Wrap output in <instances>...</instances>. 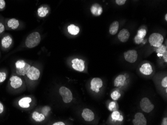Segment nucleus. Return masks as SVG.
<instances>
[{"label": "nucleus", "instance_id": "obj_1", "mask_svg": "<svg viewBox=\"0 0 167 125\" xmlns=\"http://www.w3.org/2000/svg\"><path fill=\"white\" fill-rule=\"evenodd\" d=\"M41 40V37L40 33L37 32H33L27 37L25 41V45L29 49H33L39 45Z\"/></svg>", "mask_w": 167, "mask_h": 125}, {"label": "nucleus", "instance_id": "obj_2", "mask_svg": "<svg viewBox=\"0 0 167 125\" xmlns=\"http://www.w3.org/2000/svg\"><path fill=\"white\" fill-rule=\"evenodd\" d=\"M31 65L22 59L17 60L15 63V73L20 76H25L31 67Z\"/></svg>", "mask_w": 167, "mask_h": 125}, {"label": "nucleus", "instance_id": "obj_3", "mask_svg": "<svg viewBox=\"0 0 167 125\" xmlns=\"http://www.w3.org/2000/svg\"><path fill=\"white\" fill-rule=\"evenodd\" d=\"M24 85L23 80L21 77L18 75L13 74L9 79V85L12 90L16 91L19 90Z\"/></svg>", "mask_w": 167, "mask_h": 125}, {"label": "nucleus", "instance_id": "obj_4", "mask_svg": "<svg viewBox=\"0 0 167 125\" xmlns=\"http://www.w3.org/2000/svg\"><path fill=\"white\" fill-rule=\"evenodd\" d=\"M150 44L154 47H158L162 45L164 41V37L159 33H153L149 38Z\"/></svg>", "mask_w": 167, "mask_h": 125}, {"label": "nucleus", "instance_id": "obj_5", "mask_svg": "<svg viewBox=\"0 0 167 125\" xmlns=\"http://www.w3.org/2000/svg\"><path fill=\"white\" fill-rule=\"evenodd\" d=\"M59 93L62 96L63 101L65 103H69L73 100V94L71 90L65 86H62L59 89Z\"/></svg>", "mask_w": 167, "mask_h": 125}, {"label": "nucleus", "instance_id": "obj_6", "mask_svg": "<svg viewBox=\"0 0 167 125\" xmlns=\"http://www.w3.org/2000/svg\"><path fill=\"white\" fill-rule=\"evenodd\" d=\"M26 76L31 81H37L40 78L41 72L37 67L31 66L26 74Z\"/></svg>", "mask_w": 167, "mask_h": 125}, {"label": "nucleus", "instance_id": "obj_7", "mask_svg": "<svg viewBox=\"0 0 167 125\" xmlns=\"http://www.w3.org/2000/svg\"><path fill=\"white\" fill-rule=\"evenodd\" d=\"M140 107L142 110L146 113H150L154 108V105L147 98H144L140 102Z\"/></svg>", "mask_w": 167, "mask_h": 125}, {"label": "nucleus", "instance_id": "obj_8", "mask_svg": "<svg viewBox=\"0 0 167 125\" xmlns=\"http://www.w3.org/2000/svg\"><path fill=\"white\" fill-rule=\"evenodd\" d=\"M72 67L74 70L79 72L83 71L85 68V62L81 59L75 58L72 60Z\"/></svg>", "mask_w": 167, "mask_h": 125}, {"label": "nucleus", "instance_id": "obj_9", "mask_svg": "<svg viewBox=\"0 0 167 125\" xmlns=\"http://www.w3.org/2000/svg\"><path fill=\"white\" fill-rule=\"evenodd\" d=\"M124 58L129 62L134 63L137 59V53L135 50H129L124 53Z\"/></svg>", "mask_w": 167, "mask_h": 125}, {"label": "nucleus", "instance_id": "obj_10", "mask_svg": "<svg viewBox=\"0 0 167 125\" xmlns=\"http://www.w3.org/2000/svg\"><path fill=\"white\" fill-rule=\"evenodd\" d=\"M103 86V81L100 78H94L91 81V89L93 91L99 93L100 88Z\"/></svg>", "mask_w": 167, "mask_h": 125}, {"label": "nucleus", "instance_id": "obj_11", "mask_svg": "<svg viewBox=\"0 0 167 125\" xmlns=\"http://www.w3.org/2000/svg\"><path fill=\"white\" fill-rule=\"evenodd\" d=\"M13 40L10 36L7 35L4 36L1 39V45L3 49L4 50H8L11 46H12L13 44Z\"/></svg>", "mask_w": 167, "mask_h": 125}, {"label": "nucleus", "instance_id": "obj_12", "mask_svg": "<svg viewBox=\"0 0 167 125\" xmlns=\"http://www.w3.org/2000/svg\"><path fill=\"white\" fill-rule=\"evenodd\" d=\"M32 102V99L28 96L22 97L18 101V105L23 109H27L30 107V103Z\"/></svg>", "mask_w": 167, "mask_h": 125}, {"label": "nucleus", "instance_id": "obj_13", "mask_svg": "<svg viewBox=\"0 0 167 125\" xmlns=\"http://www.w3.org/2000/svg\"><path fill=\"white\" fill-rule=\"evenodd\" d=\"M133 123L135 125H147V120L144 115L141 113H138L135 116V119L133 120Z\"/></svg>", "mask_w": 167, "mask_h": 125}, {"label": "nucleus", "instance_id": "obj_14", "mask_svg": "<svg viewBox=\"0 0 167 125\" xmlns=\"http://www.w3.org/2000/svg\"><path fill=\"white\" fill-rule=\"evenodd\" d=\"M82 116L85 121L91 122L94 120L95 115L92 111L88 108H85L83 111Z\"/></svg>", "mask_w": 167, "mask_h": 125}, {"label": "nucleus", "instance_id": "obj_15", "mask_svg": "<svg viewBox=\"0 0 167 125\" xmlns=\"http://www.w3.org/2000/svg\"><path fill=\"white\" fill-rule=\"evenodd\" d=\"M20 26L19 20L12 18L8 19L7 22L6 26L7 28L11 30H15L19 28Z\"/></svg>", "mask_w": 167, "mask_h": 125}, {"label": "nucleus", "instance_id": "obj_16", "mask_svg": "<svg viewBox=\"0 0 167 125\" xmlns=\"http://www.w3.org/2000/svg\"><path fill=\"white\" fill-rule=\"evenodd\" d=\"M130 36V32H129L128 30L124 28L120 32L118 37L119 40L120 41L125 42L128 41Z\"/></svg>", "mask_w": 167, "mask_h": 125}, {"label": "nucleus", "instance_id": "obj_17", "mask_svg": "<svg viewBox=\"0 0 167 125\" xmlns=\"http://www.w3.org/2000/svg\"><path fill=\"white\" fill-rule=\"evenodd\" d=\"M140 71L145 75H150L153 72V68L151 64L147 63L142 65L140 68Z\"/></svg>", "mask_w": 167, "mask_h": 125}, {"label": "nucleus", "instance_id": "obj_18", "mask_svg": "<svg viewBox=\"0 0 167 125\" xmlns=\"http://www.w3.org/2000/svg\"><path fill=\"white\" fill-rule=\"evenodd\" d=\"M91 12L95 16H100L103 13V8L99 4H95L92 6Z\"/></svg>", "mask_w": 167, "mask_h": 125}, {"label": "nucleus", "instance_id": "obj_19", "mask_svg": "<svg viewBox=\"0 0 167 125\" xmlns=\"http://www.w3.org/2000/svg\"><path fill=\"white\" fill-rule=\"evenodd\" d=\"M32 118L35 122L38 123L42 122L46 119V116L43 113H40L37 111H34L32 114Z\"/></svg>", "mask_w": 167, "mask_h": 125}, {"label": "nucleus", "instance_id": "obj_20", "mask_svg": "<svg viewBox=\"0 0 167 125\" xmlns=\"http://www.w3.org/2000/svg\"><path fill=\"white\" fill-rule=\"evenodd\" d=\"M69 33L73 36H76L80 32V28L75 24H71L68 27Z\"/></svg>", "mask_w": 167, "mask_h": 125}, {"label": "nucleus", "instance_id": "obj_21", "mask_svg": "<svg viewBox=\"0 0 167 125\" xmlns=\"http://www.w3.org/2000/svg\"><path fill=\"white\" fill-rule=\"evenodd\" d=\"M126 77L123 75H120L117 77L114 81V85L116 87H119L120 86H123L124 85L126 81Z\"/></svg>", "mask_w": 167, "mask_h": 125}, {"label": "nucleus", "instance_id": "obj_22", "mask_svg": "<svg viewBox=\"0 0 167 125\" xmlns=\"http://www.w3.org/2000/svg\"><path fill=\"white\" fill-rule=\"evenodd\" d=\"M119 27V23L117 21H115L111 24L109 29V32L111 35H116L118 31Z\"/></svg>", "mask_w": 167, "mask_h": 125}, {"label": "nucleus", "instance_id": "obj_23", "mask_svg": "<svg viewBox=\"0 0 167 125\" xmlns=\"http://www.w3.org/2000/svg\"><path fill=\"white\" fill-rule=\"evenodd\" d=\"M49 13L48 8L44 6H41L38 10V15L39 17L41 18H44L46 17Z\"/></svg>", "mask_w": 167, "mask_h": 125}, {"label": "nucleus", "instance_id": "obj_24", "mask_svg": "<svg viewBox=\"0 0 167 125\" xmlns=\"http://www.w3.org/2000/svg\"><path fill=\"white\" fill-rule=\"evenodd\" d=\"M112 118L114 121L122 122L123 120V117L120 115L118 111H114L112 114Z\"/></svg>", "mask_w": 167, "mask_h": 125}, {"label": "nucleus", "instance_id": "obj_25", "mask_svg": "<svg viewBox=\"0 0 167 125\" xmlns=\"http://www.w3.org/2000/svg\"><path fill=\"white\" fill-rule=\"evenodd\" d=\"M156 53L157 54H161L162 55H164L167 54V49L166 46L162 45L159 47H157Z\"/></svg>", "mask_w": 167, "mask_h": 125}, {"label": "nucleus", "instance_id": "obj_26", "mask_svg": "<svg viewBox=\"0 0 167 125\" xmlns=\"http://www.w3.org/2000/svg\"><path fill=\"white\" fill-rule=\"evenodd\" d=\"M8 73L6 71L4 70L0 71V83H2L4 81H5L7 78Z\"/></svg>", "mask_w": 167, "mask_h": 125}, {"label": "nucleus", "instance_id": "obj_27", "mask_svg": "<svg viewBox=\"0 0 167 125\" xmlns=\"http://www.w3.org/2000/svg\"><path fill=\"white\" fill-rule=\"evenodd\" d=\"M146 30L144 29V28H142V29H139V31H138L137 36L139 38L144 39V37L146 35Z\"/></svg>", "mask_w": 167, "mask_h": 125}, {"label": "nucleus", "instance_id": "obj_28", "mask_svg": "<svg viewBox=\"0 0 167 125\" xmlns=\"http://www.w3.org/2000/svg\"><path fill=\"white\" fill-rule=\"evenodd\" d=\"M111 96L112 99H113L114 100H117L121 97V94L118 91H115L113 92H112Z\"/></svg>", "mask_w": 167, "mask_h": 125}, {"label": "nucleus", "instance_id": "obj_29", "mask_svg": "<svg viewBox=\"0 0 167 125\" xmlns=\"http://www.w3.org/2000/svg\"><path fill=\"white\" fill-rule=\"evenodd\" d=\"M51 110V108L49 106H45L42 110V113L45 115V116H46L47 115H48V112H50Z\"/></svg>", "mask_w": 167, "mask_h": 125}, {"label": "nucleus", "instance_id": "obj_30", "mask_svg": "<svg viewBox=\"0 0 167 125\" xmlns=\"http://www.w3.org/2000/svg\"><path fill=\"white\" fill-rule=\"evenodd\" d=\"M116 108V103L115 102H111L109 105V109L110 111H114L115 110Z\"/></svg>", "mask_w": 167, "mask_h": 125}, {"label": "nucleus", "instance_id": "obj_31", "mask_svg": "<svg viewBox=\"0 0 167 125\" xmlns=\"http://www.w3.org/2000/svg\"><path fill=\"white\" fill-rule=\"evenodd\" d=\"M5 26L2 22H0V36H1L5 31Z\"/></svg>", "mask_w": 167, "mask_h": 125}, {"label": "nucleus", "instance_id": "obj_32", "mask_svg": "<svg viewBox=\"0 0 167 125\" xmlns=\"http://www.w3.org/2000/svg\"><path fill=\"white\" fill-rule=\"evenodd\" d=\"M6 6V2L5 0H0V10L5 9Z\"/></svg>", "mask_w": 167, "mask_h": 125}, {"label": "nucleus", "instance_id": "obj_33", "mask_svg": "<svg viewBox=\"0 0 167 125\" xmlns=\"http://www.w3.org/2000/svg\"><path fill=\"white\" fill-rule=\"evenodd\" d=\"M143 41H144V39L139 38L137 36L135 37V41L136 44L139 45V44H141L142 42H143Z\"/></svg>", "mask_w": 167, "mask_h": 125}, {"label": "nucleus", "instance_id": "obj_34", "mask_svg": "<svg viewBox=\"0 0 167 125\" xmlns=\"http://www.w3.org/2000/svg\"><path fill=\"white\" fill-rule=\"evenodd\" d=\"M162 85L164 88H167V77H165L162 81Z\"/></svg>", "mask_w": 167, "mask_h": 125}, {"label": "nucleus", "instance_id": "obj_35", "mask_svg": "<svg viewBox=\"0 0 167 125\" xmlns=\"http://www.w3.org/2000/svg\"><path fill=\"white\" fill-rule=\"evenodd\" d=\"M126 1L127 0H116V3L118 5H124L125 4Z\"/></svg>", "mask_w": 167, "mask_h": 125}, {"label": "nucleus", "instance_id": "obj_36", "mask_svg": "<svg viewBox=\"0 0 167 125\" xmlns=\"http://www.w3.org/2000/svg\"><path fill=\"white\" fill-rule=\"evenodd\" d=\"M5 111V107H4L3 104L0 101V115H1L4 113Z\"/></svg>", "mask_w": 167, "mask_h": 125}, {"label": "nucleus", "instance_id": "obj_37", "mask_svg": "<svg viewBox=\"0 0 167 125\" xmlns=\"http://www.w3.org/2000/svg\"><path fill=\"white\" fill-rule=\"evenodd\" d=\"M53 125H65V123L63 122H57L54 123L52 124Z\"/></svg>", "mask_w": 167, "mask_h": 125}, {"label": "nucleus", "instance_id": "obj_38", "mask_svg": "<svg viewBox=\"0 0 167 125\" xmlns=\"http://www.w3.org/2000/svg\"><path fill=\"white\" fill-rule=\"evenodd\" d=\"M162 125H167V118H164L162 122Z\"/></svg>", "mask_w": 167, "mask_h": 125}, {"label": "nucleus", "instance_id": "obj_39", "mask_svg": "<svg viewBox=\"0 0 167 125\" xmlns=\"http://www.w3.org/2000/svg\"><path fill=\"white\" fill-rule=\"evenodd\" d=\"M165 20L167 21V14H166V15H165Z\"/></svg>", "mask_w": 167, "mask_h": 125}]
</instances>
